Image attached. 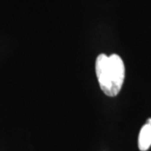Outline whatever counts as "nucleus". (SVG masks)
Wrapping results in <instances>:
<instances>
[{"instance_id": "f257e3e1", "label": "nucleus", "mask_w": 151, "mask_h": 151, "mask_svg": "<svg viewBox=\"0 0 151 151\" xmlns=\"http://www.w3.org/2000/svg\"><path fill=\"white\" fill-rule=\"evenodd\" d=\"M95 70L99 86L107 96L119 93L125 79V66L119 55L100 54L97 57Z\"/></svg>"}, {"instance_id": "f03ea898", "label": "nucleus", "mask_w": 151, "mask_h": 151, "mask_svg": "<svg viewBox=\"0 0 151 151\" xmlns=\"http://www.w3.org/2000/svg\"><path fill=\"white\" fill-rule=\"evenodd\" d=\"M138 146L140 151H147L151 146V119H148L145 124L141 128L139 138Z\"/></svg>"}]
</instances>
